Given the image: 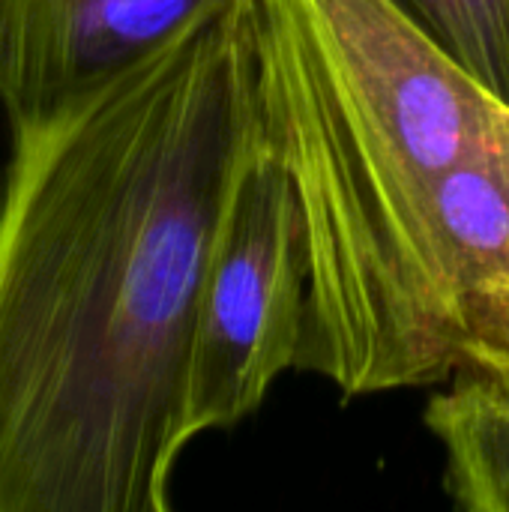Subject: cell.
Segmentation results:
<instances>
[{
    "label": "cell",
    "instance_id": "1",
    "mask_svg": "<svg viewBox=\"0 0 509 512\" xmlns=\"http://www.w3.org/2000/svg\"><path fill=\"white\" fill-rule=\"evenodd\" d=\"M261 132L249 0L12 123L0 512H165L204 273Z\"/></svg>",
    "mask_w": 509,
    "mask_h": 512
},
{
    "label": "cell",
    "instance_id": "2",
    "mask_svg": "<svg viewBox=\"0 0 509 512\" xmlns=\"http://www.w3.org/2000/svg\"><path fill=\"white\" fill-rule=\"evenodd\" d=\"M258 114L309 249L297 369L345 396L450 381L444 192L509 105L396 0H249Z\"/></svg>",
    "mask_w": 509,
    "mask_h": 512
},
{
    "label": "cell",
    "instance_id": "3",
    "mask_svg": "<svg viewBox=\"0 0 509 512\" xmlns=\"http://www.w3.org/2000/svg\"><path fill=\"white\" fill-rule=\"evenodd\" d=\"M309 312L306 225L264 126L225 210L195 315L186 441L231 429L297 369Z\"/></svg>",
    "mask_w": 509,
    "mask_h": 512
},
{
    "label": "cell",
    "instance_id": "4",
    "mask_svg": "<svg viewBox=\"0 0 509 512\" xmlns=\"http://www.w3.org/2000/svg\"><path fill=\"white\" fill-rule=\"evenodd\" d=\"M210 0H0V105L36 120L147 57Z\"/></svg>",
    "mask_w": 509,
    "mask_h": 512
},
{
    "label": "cell",
    "instance_id": "5",
    "mask_svg": "<svg viewBox=\"0 0 509 512\" xmlns=\"http://www.w3.org/2000/svg\"><path fill=\"white\" fill-rule=\"evenodd\" d=\"M447 384L426 408L447 489L462 510L509 512V360L468 366Z\"/></svg>",
    "mask_w": 509,
    "mask_h": 512
},
{
    "label": "cell",
    "instance_id": "6",
    "mask_svg": "<svg viewBox=\"0 0 509 512\" xmlns=\"http://www.w3.org/2000/svg\"><path fill=\"white\" fill-rule=\"evenodd\" d=\"M509 105V0H396Z\"/></svg>",
    "mask_w": 509,
    "mask_h": 512
}]
</instances>
